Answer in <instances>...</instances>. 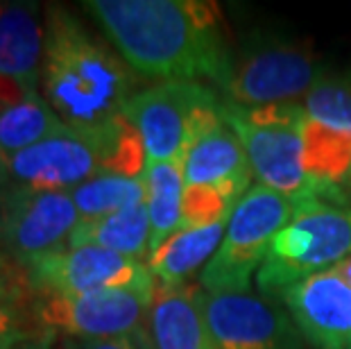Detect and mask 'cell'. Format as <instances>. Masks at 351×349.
Here are the masks:
<instances>
[{
    "mask_svg": "<svg viewBox=\"0 0 351 349\" xmlns=\"http://www.w3.org/2000/svg\"><path fill=\"white\" fill-rule=\"evenodd\" d=\"M134 71L163 82L208 80L225 88L234 55L218 3L211 0H86Z\"/></svg>",
    "mask_w": 351,
    "mask_h": 349,
    "instance_id": "6da1fadb",
    "label": "cell"
},
{
    "mask_svg": "<svg viewBox=\"0 0 351 349\" xmlns=\"http://www.w3.org/2000/svg\"><path fill=\"white\" fill-rule=\"evenodd\" d=\"M141 93L136 71L93 36L66 10H46L41 95L66 128L91 132L116 116Z\"/></svg>",
    "mask_w": 351,
    "mask_h": 349,
    "instance_id": "7a4b0ae2",
    "label": "cell"
},
{
    "mask_svg": "<svg viewBox=\"0 0 351 349\" xmlns=\"http://www.w3.org/2000/svg\"><path fill=\"white\" fill-rule=\"evenodd\" d=\"M225 123L236 132L247 152L252 175L261 186L293 200L319 197L324 193L304 173V109L302 105H267V107H238L222 100Z\"/></svg>",
    "mask_w": 351,
    "mask_h": 349,
    "instance_id": "3957f363",
    "label": "cell"
},
{
    "mask_svg": "<svg viewBox=\"0 0 351 349\" xmlns=\"http://www.w3.org/2000/svg\"><path fill=\"white\" fill-rule=\"evenodd\" d=\"M351 256V204L304 200L290 222L274 236L263 265L256 272L263 293H283L317 272Z\"/></svg>",
    "mask_w": 351,
    "mask_h": 349,
    "instance_id": "277c9868",
    "label": "cell"
},
{
    "mask_svg": "<svg viewBox=\"0 0 351 349\" xmlns=\"http://www.w3.org/2000/svg\"><path fill=\"white\" fill-rule=\"evenodd\" d=\"M123 116L143 139L147 163L182 161L202 134L225 121L222 98L202 82H161L143 88Z\"/></svg>",
    "mask_w": 351,
    "mask_h": 349,
    "instance_id": "5b68a950",
    "label": "cell"
},
{
    "mask_svg": "<svg viewBox=\"0 0 351 349\" xmlns=\"http://www.w3.org/2000/svg\"><path fill=\"white\" fill-rule=\"evenodd\" d=\"M297 204L270 189L252 186L227 222L220 250L202 270L206 293H247L254 272L265 261L274 236L288 225Z\"/></svg>",
    "mask_w": 351,
    "mask_h": 349,
    "instance_id": "8992f818",
    "label": "cell"
},
{
    "mask_svg": "<svg viewBox=\"0 0 351 349\" xmlns=\"http://www.w3.org/2000/svg\"><path fill=\"white\" fill-rule=\"evenodd\" d=\"M324 73L313 48L261 36L234 55L222 100L238 107L300 105Z\"/></svg>",
    "mask_w": 351,
    "mask_h": 349,
    "instance_id": "52a82bcc",
    "label": "cell"
},
{
    "mask_svg": "<svg viewBox=\"0 0 351 349\" xmlns=\"http://www.w3.org/2000/svg\"><path fill=\"white\" fill-rule=\"evenodd\" d=\"M80 220L71 193L7 184L0 204V250L10 263L23 268L34 258L64 250Z\"/></svg>",
    "mask_w": 351,
    "mask_h": 349,
    "instance_id": "ba28073f",
    "label": "cell"
},
{
    "mask_svg": "<svg viewBox=\"0 0 351 349\" xmlns=\"http://www.w3.org/2000/svg\"><path fill=\"white\" fill-rule=\"evenodd\" d=\"M156 284L109 288L86 295H36V317L43 329L73 340L121 338L147 324Z\"/></svg>",
    "mask_w": 351,
    "mask_h": 349,
    "instance_id": "9c48e42d",
    "label": "cell"
},
{
    "mask_svg": "<svg viewBox=\"0 0 351 349\" xmlns=\"http://www.w3.org/2000/svg\"><path fill=\"white\" fill-rule=\"evenodd\" d=\"M23 270L36 295L73 297L109 291V288H141L156 284L147 263L93 245L50 252L23 265Z\"/></svg>",
    "mask_w": 351,
    "mask_h": 349,
    "instance_id": "30bf717a",
    "label": "cell"
},
{
    "mask_svg": "<svg viewBox=\"0 0 351 349\" xmlns=\"http://www.w3.org/2000/svg\"><path fill=\"white\" fill-rule=\"evenodd\" d=\"M202 309L218 349H302L293 317L250 291L215 295L204 291Z\"/></svg>",
    "mask_w": 351,
    "mask_h": 349,
    "instance_id": "8fae6325",
    "label": "cell"
},
{
    "mask_svg": "<svg viewBox=\"0 0 351 349\" xmlns=\"http://www.w3.org/2000/svg\"><path fill=\"white\" fill-rule=\"evenodd\" d=\"M102 173L95 130L66 128L7 159V184L34 191H73Z\"/></svg>",
    "mask_w": 351,
    "mask_h": 349,
    "instance_id": "7c38bea8",
    "label": "cell"
},
{
    "mask_svg": "<svg viewBox=\"0 0 351 349\" xmlns=\"http://www.w3.org/2000/svg\"><path fill=\"white\" fill-rule=\"evenodd\" d=\"M281 297L295 326L315 349H351V286L333 270L297 281Z\"/></svg>",
    "mask_w": 351,
    "mask_h": 349,
    "instance_id": "4fadbf2b",
    "label": "cell"
},
{
    "mask_svg": "<svg viewBox=\"0 0 351 349\" xmlns=\"http://www.w3.org/2000/svg\"><path fill=\"white\" fill-rule=\"evenodd\" d=\"M46 23L34 3H0V77L16 84L23 95L41 93Z\"/></svg>",
    "mask_w": 351,
    "mask_h": 349,
    "instance_id": "5bb4252c",
    "label": "cell"
},
{
    "mask_svg": "<svg viewBox=\"0 0 351 349\" xmlns=\"http://www.w3.org/2000/svg\"><path fill=\"white\" fill-rule=\"evenodd\" d=\"M186 186H220L245 197L252 186V168L247 152L236 132L222 121L202 134L184 154Z\"/></svg>",
    "mask_w": 351,
    "mask_h": 349,
    "instance_id": "9a60e30c",
    "label": "cell"
},
{
    "mask_svg": "<svg viewBox=\"0 0 351 349\" xmlns=\"http://www.w3.org/2000/svg\"><path fill=\"white\" fill-rule=\"evenodd\" d=\"M202 286H159L147 313L154 349H218L211 338L204 309Z\"/></svg>",
    "mask_w": 351,
    "mask_h": 349,
    "instance_id": "2e32d148",
    "label": "cell"
},
{
    "mask_svg": "<svg viewBox=\"0 0 351 349\" xmlns=\"http://www.w3.org/2000/svg\"><path fill=\"white\" fill-rule=\"evenodd\" d=\"M225 232L227 222L175 232L147 256V268L154 281L159 286H186V279L215 256Z\"/></svg>",
    "mask_w": 351,
    "mask_h": 349,
    "instance_id": "e0dca14e",
    "label": "cell"
},
{
    "mask_svg": "<svg viewBox=\"0 0 351 349\" xmlns=\"http://www.w3.org/2000/svg\"><path fill=\"white\" fill-rule=\"evenodd\" d=\"M150 239L152 225L147 206L136 204L118 213L104 215V218L80 220L75 232L71 234L66 248H82V245H93L116 254L134 258V261L147 263L150 256Z\"/></svg>",
    "mask_w": 351,
    "mask_h": 349,
    "instance_id": "ac0fdd59",
    "label": "cell"
},
{
    "mask_svg": "<svg viewBox=\"0 0 351 349\" xmlns=\"http://www.w3.org/2000/svg\"><path fill=\"white\" fill-rule=\"evenodd\" d=\"M64 130L66 125L59 121L41 93L23 95L14 105L0 107V157L7 163L14 154Z\"/></svg>",
    "mask_w": 351,
    "mask_h": 349,
    "instance_id": "d6986e66",
    "label": "cell"
},
{
    "mask_svg": "<svg viewBox=\"0 0 351 349\" xmlns=\"http://www.w3.org/2000/svg\"><path fill=\"white\" fill-rule=\"evenodd\" d=\"M36 317V293L21 265L0 272V349H19L46 333Z\"/></svg>",
    "mask_w": 351,
    "mask_h": 349,
    "instance_id": "ffe728a7",
    "label": "cell"
},
{
    "mask_svg": "<svg viewBox=\"0 0 351 349\" xmlns=\"http://www.w3.org/2000/svg\"><path fill=\"white\" fill-rule=\"evenodd\" d=\"M145 206L152 225L150 252L179 232V220H182V200H184V163L163 161V163H147L145 173Z\"/></svg>",
    "mask_w": 351,
    "mask_h": 349,
    "instance_id": "44dd1931",
    "label": "cell"
},
{
    "mask_svg": "<svg viewBox=\"0 0 351 349\" xmlns=\"http://www.w3.org/2000/svg\"><path fill=\"white\" fill-rule=\"evenodd\" d=\"M75 202L82 220L104 218L130 206L145 202L143 177H118V175H95L93 180L80 184L69 191Z\"/></svg>",
    "mask_w": 351,
    "mask_h": 349,
    "instance_id": "7402d4cb",
    "label": "cell"
},
{
    "mask_svg": "<svg viewBox=\"0 0 351 349\" xmlns=\"http://www.w3.org/2000/svg\"><path fill=\"white\" fill-rule=\"evenodd\" d=\"M95 134L100 141V175L143 177L147 166L143 139L125 116H116L95 130Z\"/></svg>",
    "mask_w": 351,
    "mask_h": 349,
    "instance_id": "603a6c76",
    "label": "cell"
},
{
    "mask_svg": "<svg viewBox=\"0 0 351 349\" xmlns=\"http://www.w3.org/2000/svg\"><path fill=\"white\" fill-rule=\"evenodd\" d=\"M300 105L308 121L351 134V69L326 71Z\"/></svg>",
    "mask_w": 351,
    "mask_h": 349,
    "instance_id": "cb8c5ba5",
    "label": "cell"
},
{
    "mask_svg": "<svg viewBox=\"0 0 351 349\" xmlns=\"http://www.w3.org/2000/svg\"><path fill=\"white\" fill-rule=\"evenodd\" d=\"M241 200L220 186H186L179 229H202L229 222Z\"/></svg>",
    "mask_w": 351,
    "mask_h": 349,
    "instance_id": "d4e9b609",
    "label": "cell"
},
{
    "mask_svg": "<svg viewBox=\"0 0 351 349\" xmlns=\"http://www.w3.org/2000/svg\"><path fill=\"white\" fill-rule=\"evenodd\" d=\"M75 349H154L147 324L138 331L127 333L121 338H102V340H75Z\"/></svg>",
    "mask_w": 351,
    "mask_h": 349,
    "instance_id": "484cf974",
    "label": "cell"
},
{
    "mask_svg": "<svg viewBox=\"0 0 351 349\" xmlns=\"http://www.w3.org/2000/svg\"><path fill=\"white\" fill-rule=\"evenodd\" d=\"M23 98V91L14 84L12 80L7 77H0V105H14V102H19Z\"/></svg>",
    "mask_w": 351,
    "mask_h": 349,
    "instance_id": "4316f807",
    "label": "cell"
},
{
    "mask_svg": "<svg viewBox=\"0 0 351 349\" xmlns=\"http://www.w3.org/2000/svg\"><path fill=\"white\" fill-rule=\"evenodd\" d=\"M57 336L59 333L55 331H46V333H41L39 338H34V340H29V343H25L23 347H19V349H55L57 345Z\"/></svg>",
    "mask_w": 351,
    "mask_h": 349,
    "instance_id": "83f0119b",
    "label": "cell"
},
{
    "mask_svg": "<svg viewBox=\"0 0 351 349\" xmlns=\"http://www.w3.org/2000/svg\"><path fill=\"white\" fill-rule=\"evenodd\" d=\"M335 274H338V277L345 281V284H349L351 286V256H347L345 261H340L338 265H333L331 268Z\"/></svg>",
    "mask_w": 351,
    "mask_h": 349,
    "instance_id": "f1b7e54d",
    "label": "cell"
},
{
    "mask_svg": "<svg viewBox=\"0 0 351 349\" xmlns=\"http://www.w3.org/2000/svg\"><path fill=\"white\" fill-rule=\"evenodd\" d=\"M0 107H5V105H0ZM5 189H7V163L3 157H0V204H3Z\"/></svg>",
    "mask_w": 351,
    "mask_h": 349,
    "instance_id": "f546056e",
    "label": "cell"
},
{
    "mask_svg": "<svg viewBox=\"0 0 351 349\" xmlns=\"http://www.w3.org/2000/svg\"><path fill=\"white\" fill-rule=\"evenodd\" d=\"M55 349H75V340H73V338H64V343L59 345V347H55Z\"/></svg>",
    "mask_w": 351,
    "mask_h": 349,
    "instance_id": "4dcf8cb0",
    "label": "cell"
},
{
    "mask_svg": "<svg viewBox=\"0 0 351 349\" xmlns=\"http://www.w3.org/2000/svg\"><path fill=\"white\" fill-rule=\"evenodd\" d=\"M7 265H10V258H7L5 254H3V250H0V272H3Z\"/></svg>",
    "mask_w": 351,
    "mask_h": 349,
    "instance_id": "1f68e13d",
    "label": "cell"
},
{
    "mask_svg": "<svg viewBox=\"0 0 351 349\" xmlns=\"http://www.w3.org/2000/svg\"><path fill=\"white\" fill-rule=\"evenodd\" d=\"M347 189H349V193H351V182H349V186H347Z\"/></svg>",
    "mask_w": 351,
    "mask_h": 349,
    "instance_id": "d6a6232c",
    "label": "cell"
}]
</instances>
